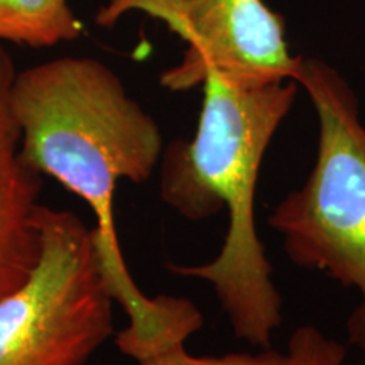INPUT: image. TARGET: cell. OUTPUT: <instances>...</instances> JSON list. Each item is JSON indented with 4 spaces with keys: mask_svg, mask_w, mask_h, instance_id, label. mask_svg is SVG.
Instances as JSON below:
<instances>
[{
    "mask_svg": "<svg viewBox=\"0 0 365 365\" xmlns=\"http://www.w3.org/2000/svg\"><path fill=\"white\" fill-rule=\"evenodd\" d=\"M11 108L24 163L78 196L93 215L105 284L129 318L115 336L117 349L137 362L186 344L203 327V314L188 299L149 298L140 291L113 213L118 182L148 181L161 163L158 122L110 66L90 56H63L17 71Z\"/></svg>",
    "mask_w": 365,
    "mask_h": 365,
    "instance_id": "cell-1",
    "label": "cell"
},
{
    "mask_svg": "<svg viewBox=\"0 0 365 365\" xmlns=\"http://www.w3.org/2000/svg\"><path fill=\"white\" fill-rule=\"evenodd\" d=\"M191 140L163 150L159 195L190 222L225 210L228 228L215 259L180 266L173 274L205 281L215 291L232 330L259 349H271L282 322V298L255 227V190L266 150L296 98L294 80L249 83L210 71Z\"/></svg>",
    "mask_w": 365,
    "mask_h": 365,
    "instance_id": "cell-2",
    "label": "cell"
},
{
    "mask_svg": "<svg viewBox=\"0 0 365 365\" xmlns=\"http://www.w3.org/2000/svg\"><path fill=\"white\" fill-rule=\"evenodd\" d=\"M294 81L317 110V161L267 223L294 264L359 291L349 339L365 352V125L359 100L340 73L319 59L301 58Z\"/></svg>",
    "mask_w": 365,
    "mask_h": 365,
    "instance_id": "cell-3",
    "label": "cell"
},
{
    "mask_svg": "<svg viewBox=\"0 0 365 365\" xmlns=\"http://www.w3.org/2000/svg\"><path fill=\"white\" fill-rule=\"evenodd\" d=\"M36 225L38 266L0 301V365H85L115 333L93 227L48 205Z\"/></svg>",
    "mask_w": 365,
    "mask_h": 365,
    "instance_id": "cell-4",
    "label": "cell"
},
{
    "mask_svg": "<svg viewBox=\"0 0 365 365\" xmlns=\"http://www.w3.org/2000/svg\"><path fill=\"white\" fill-rule=\"evenodd\" d=\"M129 12L164 22L188 46L161 75L171 91L200 86L210 71L249 83L294 80L298 71L284 21L264 0H107L95 21L110 29Z\"/></svg>",
    "mask_w": 365,
    "mask_h": 365,
    "instance_id": "cell-5",
    "label": "cell"
},
{
    "mask_svg": "<svg viewBox=\"0 0 365 365\" xmlns=\"http://www.w3.org/2000/svg\"><path fill=\"white\" fill-rule=\"evenodd\" d=\"M16 66L0 44V301L33 276L43 242L36 225L43 176L21 156V134L11 108Z\"/></svg>",
    "mask_w": 365,
    "mask_h": 365,
    "instance_id": "cell-6",
    "label": "cell"
},
{
    "mask_svg": "<svg viewBox=\"0 0 365 365\" xmlns=\"http://www.w3.org/2000/svg\"><path fill=\"white\" fill-rule=\"evenodd\" d=\"M83 33L70 0H0V44L53 48Z\"/></svg>",
    "mask_w": 365,
    "mask_h": 365,
    "instance_id": "cell-7",
    "label": "cell"
},
{
    "mask_svg": "<svg viewBox=\"0 0 365 365\" xmlns=\"http://www.w3.org/2000/svg\"><path fill=\"white\" fill-rule=\"evenodd\" d=\"M139 365H286V355L262 349L257 354L234 352L225 355H193L185 344L173 345L149 357L137 360Z\"/></svg>",
    "mask_w": 365,
    "mask_h": 365,
    "instance_id": "cell-8",
    "label": "cell"
},
{
    "mask_svg": "<svg viewBox=\"0 0 365 365\" xmlns=\"http://www.w3.org/2000/svg\"><path fill=\"white\" fill-rule=\"evenodd\" d=\"M345 346L313 327H301L289 339L286 365H341Z\"/></svg>",
    "mask_w": 365,
    "mask_h": 365,
    "instance_id": "cell-9",
    "label": "cell"
}]
</instances>
